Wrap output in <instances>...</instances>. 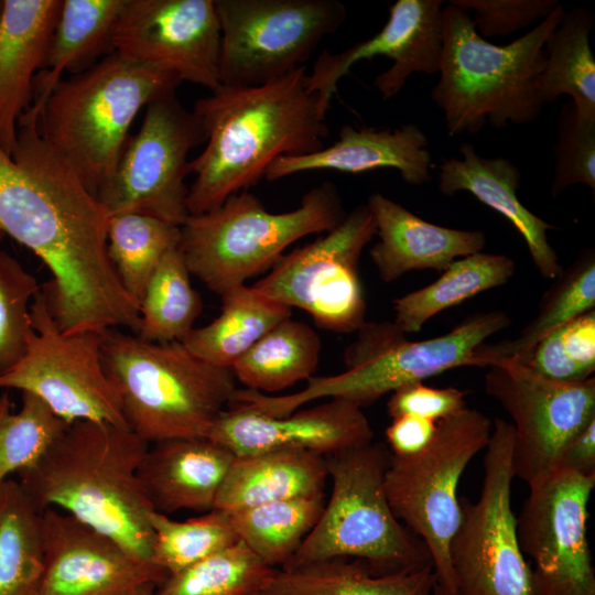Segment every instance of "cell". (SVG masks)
Here are the masks:
<instances>
[{"label":"cell","instance_id":"cell-12","mask_svg":"<svg viewBox=\"0 0 595 595\" xmlns=\"http://www.w3.org/2000/svg\"><path fill=\"white\" fill-rule=\"evenodd\" d=\"M223 86L253 87L303 66L346 19L337 0H214Z\"/></svg>","mask_w":595,"mask_h":595},{"label":"cell","instance_id":"cell-40","mask_svg":"<svg viewBox=\"0 0 595 595\" xmlns=\"http://www.w3.org/2000/svg\"><path fill=\"white\" fill-rule=\"evenodd\" d=\"M273 570L238 541L169 575L153 595H251Z\"/></svg>","mask_w":595,"mask_h":595},{"label":"cell","instance_id":"cell-31","mask_svg":"<svg viewBox=\"0 0 595 595\" xmlns=\"http://www.w3.org/2000/svg\"><path fill=\"white\" fill-rule=\"evenodd\" d=\"M595 306V253L584 250L555 279L544 294L538 313L520 334L496 344H482L470 367H490L500 361L521 363L549 334Z\"/></svg>","mask_w":595,"mask_h":595},{"label":"cell","instance_id":"cell-19","mask_svg":"<svg viewBox=\"0 0 595 595\" xmlns=\"http://www.w3.org/2000/svg\"><path fill=\"white\" fill-rule=\"evenodd\" d=\"M442 4L441 0H398L389 7L388 21L376 35L340 53L323 51L306 77L322 111L326 115L338 82L361 60L380 55L393 62L375 78L383 99L396 96L414 73H439L444 50Z\"/></svg>","mask_w":595,"mask_h":595},{"label":"cell","instance_id":"cell-14","mask_svg":"<svg viewBox=\"0 0 595 595\" xmlns=\"http://www.w3.org/2000/svg\"><path fill=\"white\" fill-rule=\"evenodd\" d=\"M374 236V217L367 205H359L324 236L283 253L252 286L290 309L305 311L321 328L357 332L366 322L367 307L358 263Z\"/></svg>","mask_w":595,"mask_h":595},{"label":"cell","instance_id":"cell-8","mask_svg":"<svg viewBox=\"0 0 595 595\" xmlns=\"http://www.w3.org/2000/svg\"><path fill=\"white\" fill-rule=\"evenodd\" d=\"M345 215L329 181L285 213H270L256 195L241 191L206 213L190 215L177 249L190 273L220 296L271 269L294 241L331 230Z\"/></svg>","mask_w":595,"mask_h":595},{"label":"cell","instance_id":"cell-2","mask_svg":"<svg viewBox=\"0 0 595 595\" xmlns=\"http://www.w3.org/2000/svg\"><path fill=\"white\" fill-rule=\"evenodd\" d=\"M306 67L253 87L220 86L195 101L193 111L206 132L203 151L188 162L190 215L206 213L264 177L284 155L322 149L326 115L306 83Z\"/></svg>","mask_w":595,"mask_h":595},{"label":"cell","instance_id":"cell-45","mask_svg":"<svg viewBox=\"0 0 595 595\" xmlns=\"http://www.w3.org/2000/svg\"><path fill=\"white\" fill-rule=\"evenodd\" d=\"M465 392L453 387L433 388L414 382L391 392L387 411L391 418L414 415L441 421L466 408Z\"/></svg>","mask_w":595,"mask_h":595},{"label":"cell","instance_id":"cell-36","mask_svg":"<svg viewBox=\"0 0 595 595\" xmlns=\"http://www.w3.org/2000/svg\"><path fill=\"white\" fill-rule=\"evenodd\" d=\"M324 493L226 512L239 541L270 567L284 566L317 522Z\"/></svg>","mask_w":595,"mask_h":595},{"label":"cell","instance_id":"cell-38","mask_svg":"<svg viewBox=\"0 0 595 595\" xmlns=\"http://www.w3.org/2000/svg\"><path fill=\"white\" fill-rule=\"evenodd\" d=\"M177 248L162 259L139 303L138 336L152 343L182 342L203 307Z\"/></svg>","mask_w":595,"mask_h":595},{"label":"cell","instance_id":"cell-44","mask_svg":"<svg viewBox=\"0 0 595 595\" xmlns=\"http://www.w3.org/2000/svg\"><path fill=\"white\" fill-rule=\"evenodd\" d=\"M451 4L475 14L482 37L506 36L541 22L559 4L556 0H452Z\"/></svg>","mask_w":595,"mask_h":595},{"label":"cell","instance_id":"cell-24","mask_svg":"<svg viewBox=\"0 0 595 595\" xmlns=\"http://www.w3.org/2000/svg\"><path fill=\"white\" fill-rule=\"evenodd\" d=\"M234 457L206 436L164 440L149 445L139 480L154 511H209Z\"/></svg>","mask_w":595,"mask_h":595},{"label":"cell","instance_id":"cell-27","mask_svg":"<svg viewBox=\"0 0 595 595\" xmlns=\"http://www.w3.org/2000/svg\"><path fill=\"white\" fill-rule=\"evenodd\" d=\"M326 457L304 451L235 455L214 509L234 512L278 500L324 493Z\"/></svg>","mask_w":595,"mask_h":595},{"label":"cell","instance_id":"cell-22","mask_svg":"<svg viewBox=\"0 0 595 595\" xmlns=\"http://www.w3.org/2000/svg\"><path fill=\"white\" fill-rule=\"evenodd\" d=\"M431 164L428 138L416 125L394 129L344 125L334 143L309 154L281 156L269 166L264 177L273 182L320 170L360 174L394 169L405 183L422 185L431 180Z\"/></svg>","mask_w":595,"mask_h":595},{"label":"cell","instance_id":"cell-11","mask_svg":"<svg viewBox=\"0 0 595 595\" xmlns=\"http://www.w3.org/2000/svg\"><path fill=\"white\" fill-rule=\"evenodd\" d=\"M485 450L479 498H459L461 521L450 542L456 592L533 595L531 567L519 545L511 507L512 424L496 418Z\"/></svg>","mask_w":595,"mask_h":595},{"label":"cell","instance_id":"cell-39","mask_svg":"<svg viewBox=\"0 0 595 595\" xmlns=\"http://www.w3.org/2000/svg\"><path fill=\"white\" fill-rule=\"evenodd\" d=\"M149 522L153 534L151 561L167 576L239 541L229 516L218 509L184 521L152 510Z\"/></svg>","mask_w":595,"mask_h":595},{"label":"cell","instance_id":"cell-21","mask_svg":"<svg viewBox=\"0 0 595 595\" xmlns=\"http://www.w3.org/2000/svg\"><path fill=\"white\" fill-rule=\"evenodd\" d=\"M206 437L234 455L304 451L327 457L371 443L374 430L361 408L334 398L284 416L228 405Z\"/></svg>","mask_w":595,"mask_h":595},{"label":"cell","instance_id":"cell-42","mask_svg":"<svg viewBox=\"0 0 595 595\" xmlns=\"http://www.w3.org/2000/svg\"><path fill=\"white\" fill-rule=\"evenodd\" d=\"M40 289L35 277L0 249V376L26 351L33 333L30 306Z\"/></svg>","mask_w":595,"mask_h":595},{"label":"cell","instance_id":"cell-6","mask_svg":"<svg viewBox=\"0 0 595 595\" xmlns=\"http://www.w3.org/2000/svg\"><path fill=\"white\" fill-rule=\"evenodd\" d=\"M101 364L129 429L145 442L207 436L237 385L182 342L152 343L120 328L101 332Z\"/></svg>","mask_w":595,"mask_h":595},{"label":"cell","instance_id":"cell-18","mask_svg":"<svg viewBox=\"0 0 595 595\" xmlns=\"http://www.w3.org/2000/svg\"><path fill=\"white\" fill-rule=\"evenodd\" d=\"M115 52L160 66L188 82L218 89L220 25L214 0H126Z\"/></svg>","mask_w":595,"mask_h":595},{"label":"cell","instance_id":"cell-30","mask_svg":"<svg viewBox=\"0 0 595 595\" xmlns=\"http://www.w3.org/2000/svg\"><path fill=\"white\" fill-rule=\"evenodd\" d=\"M220 314L209 324L193 328L183 345L203 360L231 369L267 332L291 317L292 309L246 284L223 295Z\"/></svg>","mask_w":595,"mask_h":595},{"label":"cell","instance_id":"cell-26","mask_svg":"<svg viewBox=\"0 0 595 595\" xmlns=\"http://www.w3.org/2000/svg\"><path fill=\"white\" fill-rule=\"evenodd\" d=\"M462 159H448L440 165L439 191L447 196L468 192L479 202L508 219L526 241L538 271L556 279L563 268L549 242L548 231L555 227L523 206L517 196L521 173L509 160L480 156L470 143L459 147Z\"/></svg>","mask_w":595,"mask_h":595},{"label":"cell","instance_id":"cell-34","mask_svg":"<svg viewBox=\"0 0 595 595\" xmlns=\"http://www.w3.org/2000/svg\"><path fill=\"white\" fill-rule=\"evenodd\" d=\"M515 273L511 258L483 251L453 261L433 283L393 300L394 320L404 334L416 333L437 313L505 284Z\"/></svg>","mask_w":595,"mask_h":595},{"label":"cell","instance_id":"cell-23","mask_svg":"<svg viewBox=\"0 0 595 595\" xmlns=\"http://www.w3.org/2000/svg\"><path fill=\"white\" fill-rule=\"evenodd\" d=\"M366 205L379 238L369 253L383 282L415 270L442 272L456 259L480 252L486 246L483 231L429 223L381 193L371 194Z\"/></svg>","mask_w":595,"mask_h":595},{"label":"cell","instance_id":"cell-4","mask_svg":"<svg viewBox=\"0 0 595 595\" xmlns=\"http://www.w3.org/2000/svg\"><path fill=\"white\" fill-rule=\"evenodd\" d=\"M564 14L560 3L522 36L496 45L477 33L467 11L451 3L443 8L444 50L431 97L450 136L475 133L486 123L500 129L539 118L543 45Z\"/></svg>","mask_w":595,"mask_h":595},{"label":"cell","instance_id":"cell-37","mask_svg":"<svg viewBox=\"0 0 595 595\" xmlns=\"http://www.w3.org/2000/svg\"><path fill=\"white\" fill-rule=\"evenodd\" d=\"M181 227L133 213L109 216L107 249L126 292L140 303L145 288L167 252L177 248Z\"/></svg>","mask_w":595,"mask_h":595},{"label":"cell","instance_id":"cell-16","mask_svg":"<svg viewBox=\"0 0 595 595\" xmlns=\"http://www.w3.org/2000/svg\"><path fill=\"white\" fill-rule=\"evenodd\" d=\"M488 368L485 392L513 421L515 477L538 487L558 470L566 443L595 419V378L555 382L511 361Z\"/></svg>","mask_w":595,"mask_h":595},{"label":"cell","instance_id":"cell-29","mask_svg":"<svg viewBox=\"0 0 595 595\" xmlns=\"http://www.w3.org/2000/svg\"><path fill=\"white\" fill-rule=\"evenodd\" d=\"M126 0H62L44 68L33 83L43 101L64 73H82L115 52L112 37Z\"/></svg>","mask_w":595,"mask_h":595},{"label":"cell","instance_id":"cell-17","mask_svg":"<svg viewBox=\"0 0 595 595\" xmlns=\"http://www.w3.org/2000/svg\"><path fill=\"white\" fill-rule=\"evenodd\" d=\"M595 477L558 469L529 489L517 518V536L531 567L533 595H595V571L586 536Z\"/></svg>","mask_w":595,"mask_h":595},{"label":"cell","instance_id":"cell-28","mask_svg":"<svg viewBox=\"0 0 595 595\" xmlns=\"http://www.w3.org/2000/svg\"><path fill=\"white\" fill-rule=\"evenodd\" d=\"M433 564L379 573L360 560L331 559L274 569L251 595H431Z\"/></svg>","mask_w":595,"mask_h":595},{"label":"cell","instance_id":"cell-13","mask_svg":"<svg viewBox=\"0 0 595 595\" xmlns=\"http://www.w3.org/2000/svg\"><path fill=\"white\" fill-rule=\"evenodd\" d=\"M96 198L108 216L133 213L182 226L187 208L188 153L206 142L193 110L171 94L152 100Z\"/></svg>","mask_w":595,"mask_h":595},{"label":"cell","instance_id":"cell-50","mask_svg":"<svg viewBox=\"0 0 595 595\" xmlns=\"http://www.w3.org/2000/svg\"><path fill=\"white\" fill-rule=\"evenodd\" d=\"M431 595H458V594L457 592L448 588L447 586L436 581Z\"/></svg>","mask_w":595,"mask_h":595},{"label":"cell","instance_id":"cell-46","mask_svg":"<svg viewBox=\"0 0 595 595\" xmlns=\"http://www.w3.org/2000/svg\"><path fill=\"white\" fill-rule=\"evenodd\" d=\"M516 364L555 382H581L593 377L564 354L561 327L539 342L523 361Z\"/></svg>","mask_w":595,"mask_h":595},{"label":"cell","instance_id":"cell-49","mask_svg":"<svg viewBox=\"0 0 595 595\" xmlns=\"http://www.w3.org/2000/svg\"><path fill=\"white\" fill-rule=\"evenodd\" d=\"M558 469L595 477V419L566 443L560 455Z\"/></svg>","mask_w":595,"mask_h":595},{"label":"cell","instance_id":"cell-48","mask_svg":"<svg viewBox=\"0 0 595 595\" xmlns=\"http://www.w3.org/2000/svg\"><path fill=\"white\" fill-rule=\"evenodd\" d=\"M564 354L586 374L595 370V311H587L561 327Z\"/></svg>","mask_w":595,"mask_h":595},{"label":"cell","instance_id":"cell-5","mask_svg":"<svg viewBox=\"0 0 595 595\" xmlns=\"http://www.w3.org/2000/svg\"><path fill=\"white\" fill-rule=\"evenodd\" d=\"M171 71L113 52L62 78L39 105V130L96 197L112 175L141 109L176 94Z\"/></svg>","mask_w":595,"mask_h":595},{"label":"cell","instance_id":"cell-43","mask_svg":"<svg viewBox=\"0 0 595 595\" xmlns=\"http://www.w3.org/2000/svg\"><path fill=\"white\" fill-rule=\"evenodd\" d=\"M556 134L552 196L575 184H583L594 193L595 122L580 120L574 104L569 100L561 109Z\"/></svg>","mask_w":595,"mask_h":595},{"label":"cell","instance_id":"cell-1","mask_svg":"<svg viewBox=\"0 0 595 595\" xmlns=\"http://www.w3.org/2000/svg\"><path fill=\"white\" fill-rule=\"evenodd\" d=\"M37 104L21 116L11 155L0 147V230L34 252L52 273L41 288L65 334L128 329L139 303L121 285L107 249L109 216L75 171L42 137Z\"/></svg>","mask_w":595,"mask_h":595},{"label":"cell","instance_id":"cell-9","mask_svg":"<svg viewBox=\"0 0 595 595\" xmlns=\"http://www.w3.org/2000/svg\"><path fill=\"white\" fill-rule=\"evenodd\" d=\"M390 456L383 444L371 442L326 457L329 499L281 569L355 558L388 573L431 562L424 543L398 520L388 501L385 474Z\"/></svg>","mask_w":595,"mask_h":595},{"label":"cell","instance_id":"cell-51","mask_svg":"<svg viewBox=\"0 0 595 595\" xmlns=\"http://www.w3.org/2000/svg\"><path fill=\"white\" fill-rule=\"evenodd\" d=\"M155 587V585H148L133 592L130 595H153Z\"/></svg>","mask_w":595,"mask_h":595},{"label":"cell","instance_id":"cell-35","mask_svg":"<svg viewBox=\"0 0 595 595\" xmlns=\"http://www.w3.org/2000/svg\"><path fill=\"white\" fill-rule=\"evenodd\" d=\"M43 573L42 511L8 478L0 485V595H40Z\"/></svg>","mask_w":595,"mask_h":595},{"label":"cell","instance_id":"cell-53","mask_svg":"<svg viewBox=\"0 0 595 595\" xmlns=\"http://www.w3.org/2000/svg\"><path fill=\"white\" fill-rule=\"evenodd\" d=\"M2 6H3V0H0V15H1V11H2Z\"/></svg>","mask_w":595,"mask_h":595},{"label":"cell","instance_id":"cell-32","mask_svg":"<svg viewBox=\"0 0 595 595\" xmlns=\"http://www.w3.org/2000/svg\"><path fill=\"white\" fill-rule=\"evenodd\" d=\"M321 349L320 335L306 323L289 317L267 332L231 371L245 389L278 392L313 377Z\"/></svg>","mask_w":595,"mask_h":595},{"label":"cell","instance_id":"cell-52","mask_svg":"<svg viewBox=\"0 0 595 595\" xmlns=\"http://www.w3.org/2000/svg\"><path fill=\"white\" fill-rule=\"evenodd\" d=\"M4 234L0 230V242L3 240Z\"/></svg>","mask_w":595,"mask_h":595},{"label":"cell","instance_id":"cell-47","mask_svg":"<svg viewBox=\"0 0 595 595\" xmlns=\"http://www.w3.org/2000/svg\"><path fill=\"white\" fill-rule=\"evenodd\" d=\"M437 422L414 415L392 418L386 429V439L391 454L405 457L425 450L435 435Z\"/></svg>","mask_w":595,"mask_h":595},{"label":"cell","instance_id":"cell-25","mask_svg":"<svg viewBox=\"0 0 595 595\" xmlns=\"http://www.w3.org/2000/svg\"><path fill=\"white\" fill-rule=\"evenodd\" d=\"M62 0H3L0 15V147L11 155L21 116L33 102Z\"/></svg>","mask_w":595,"mask_h":595},{"label":"cell","instance_id":"cell-41","mask_svg":"<svg viewBox=\"0 0 595 595\" xmlns=\"http://www.w3.org/2000/svg\"><path fill=\"white\" fill-rule=\"evenodd\" d=\"M68 423L39 397L22 392V407L13 410L8 391L0 396V485L12 473L34 464Z\"/></svg>","mask_w":595,"mask_h":595},{"label":"cell","instance_id":"cell-3","mask_svg":"<svg viewBox=\"0 0 595 595\" xmlns=\"http://www.w3.org/2000/svg\"><path fill=\"white\" fill-rule=\"evenodd\" d=\"M149 445L130 429L74 421L34 464L18 473L19 483L42 512H66L133 558L152 562L153 509L138 474Z\"/></svg>","mask_w":595,"mask_h":595},{"label":"cell","instance_id":"cell-15","mask_svg":"<svg viewBox=\"0 0 595 595\" xmlns=\"http://www.w3.org/2000/svg\"><path fill=\"white\" fill-rule=\"evenodd\" d=\"M30 320L33 333L26 351L0 376V388L39 397L67 423L90 420L129 429L101 364V332L63 333L41 289L30 306Z\"/></svg>","mask_w":595,"mask_h":595},{"label":"cell","instance_id":"cell-7","mask_svg":"<svg viewBox=\"0 0 595 595\" xmlns=\"http://www.w3.org/2000/svg\"><path fill=\"white\" fill-rule=\"evenodd\" d=\"M509 324L502 311L477 313L444 335L411 340L393 322H365L344 351L343 372L313 376L305 388L284 396L237 389L232 402L271 416L288 415L323 398L344 399L363 409L402 386L470 367L476 348Z\"/></svg>","mask_w":595,"mask_h":595},{"label":"cell","instance_id":"cell-33","mask_svg":"<svg viewBox=\"0 0 595 595\" xmlns=\"http://www.w3.org/2000/svg\"><path fill=\"white\" fill-rule=\"evenodd\" d=\"M592 14L584 7L565 12L544 42L540 79L543 104L567 95L580 120L595 122V60L589 44Z\"/></svg>","mask_w":595,"mask_h":595},{"label":"cell","instance_id":"cell-10","mask_svg":"<svg viewBox=\"0 0 595 595\" xmlns=\"http://www.w3.org/2000/svg\"><path fill=\"white\" fill-rule=\"evenodd\" d=\"M491 420L468 407L437 422L435 435L419 454H391L385 489L399 521L428 549L437 582L456 592L450 542L461 521L458 483L473 457L486 447Z\"/></svg>","mask_w":595,"mask_h":595},{"label":"cell","instance_id":"cell-20","mask_svg":"<svg viewBox=\"0 0 595 595\" xmlns=\"http://www.w3.org/2000/svg\"><path fill=\"white\" fill-rule=\"evenodd\" d=\"M44 573L40 595H130L167 574L61 510L42 512Z\"/></svg>","mask_w":595,"mask_h":595}]
</instances>
